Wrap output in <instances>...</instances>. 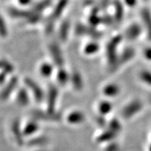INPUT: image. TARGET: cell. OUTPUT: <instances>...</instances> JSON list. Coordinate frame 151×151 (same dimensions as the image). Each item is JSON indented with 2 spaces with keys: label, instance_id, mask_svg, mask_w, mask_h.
Here are the masks:
<instances>
[{
  "label": "cell",
  "instance_id": "cell-1",
  "mask_svg": "<svg viewBox=\"0 0 151 151\" xmlns=\"http://www.w3.org/2000/svg\"><path fill=\"white\" fill-rule=\"evenodd\" d=\"M122 37L118 35L114 36L107 43L106 47V56L108 68L111 72L116 71L120 67V60L118 54V48L121 43Z\"/></svg>",
  "mask_w": 151,
  "mask_h": 151
},
{
  "label": "cell",
  "instance_id": "cell-2",
  "mask_svg": "<svg viewBox=\"0 0 151 151\" xmlns=\"http://www.w3.org/2000/svg\"><path fill=\"white\" fill-rule=\"evenodd\" d=\"M69 0H58L52 10V13L47 19L45 24V31L46 34H51L54 29L55 22L61 18L64 11L67 8Z\"/></svg>",
  "mask_w": 151,
  "mask_h": 151
},
{
  "label": "cell",
  "instance_id": "cell-3",
  "mask_svg": "<svg viewBox=\"0 0 151 151\" xmlns=\"http://www.w3.org/2000/svg\"><path fill=\"white\" fill-rule=\"evenodd\" d=\"M143 101L139 99H134L127 102L122 107L120 111V116L122 120H131L136 116L140 114L143 111Z\"/></svg>",
  "mask_w": 151,
  "mask_h": 151
},
{
  "label": "cell",
  "instance_id": "cell-4",
  "mask_svg": "<svg viewBox=\"0 0 151 151\" xmlns=\"http://www.w3.org/2000/svg\"><path fill=\"white\" fill-rule=\"evenodd\" d=\"M24 83L36 103L39 104L45 101L46 92L38 83L31 78L26 77L24 79Z\"/></svg>",
  "mask_w": 151,
  "mask_h": 151
},
{
  "label": "cell",
  "instance_id": "cell-5",
  "mask_svg": "<svg viewBox=\"0 0 151 151\" xmlns=\"http://www.w3.org/2000/svg\"><path fill=\"white\" fill-rule=\"evenodd\" d=\"M32 118L35 119L39 122H60L63 118V116L59 111L50 113L44 109H35L32 111Z\"/></svg>",
  "mask_w": 151,
  "mask_h": 151
},
{
  "label": "cell",
  "instance_id": "cell-6",
  "mask_svg": "<svg viewBox=\"0 0 151 151\" xmlns=\"http://www.w3.org/2000/svg\"><path fill=\"white\" fill-rule=\"evenodd\" d=\"M59 98V90L58 86L55 84H49L46 92V110L50 113H55L57 111V104Z\"/></svg>",
  "mask_w": 151,
  "mask_h": 151
},
{
  "label": "cell",
  "instance_id": "cell-7",
  "mask_svg": "<svg viewBox=\"0 0 151 151\" xmlns=\"http://www.w3.org/2000/svg\"><path fill=\"white\" fill-rule=\"evenodd\" d=\"M10 131L14 142L18 147L25 146L26 139L22 131V123L20 119L16 118L11 122Z\"/></svg>",
  "mask_w": 151,
  "mask_h": 151
},
{
  "label": "cell",
  "instance_id": "cell-8",
  "mask_svg": "<svg viewBox=\"0 0 151 151\" xmlns=\"http://www.w3.org/2000/svg\"><path fill=\"white\" fill-rule=\"evenodd\" d=\"M48 50L54 65L58 68L64 67L65 59L60 45L55 41H52L49 43Z\"/></svg>",
  "mask_w": 151,
  "mask_h": 151
},
{
  "label": "cell",
  "instance_id": "cell-9",
  "mask_svg": "<svg viewBox=\"0 0 151 151\" xmlns=\"http://www.w3.org/2000/svg\"><path fill=\"white\" fill-rule=\"evenodd\" d=\"M64 119L67 124L71 126H79L84 124L86 120V116L83 111L78 109H73L69 111Z\"/></svg>",
  "mask_w": 151,
  "mask_h": 151
},
{
  "label": "cell",
  "instance_id": "cell-10",
  "mask_svg": "<svg viewBox=\"0 0 151 151\" xmlns=\"http://www.w3.org/2000/svg\"><path fill=\"white\" fill-rule=\"evenodd\" d=\"M41 129V122L32 118L22 123V131L26 140L34 136L39 134Z\"/></svg>",
  "mask_w": 151,
  "mask_h": 151
},
{
  "label": "cell",
  "instance_id": "cell-11",
  "mask_svg": "<svg viewBox=\"0 0 151 151\" xmlns=\"http://www.w3.org/2000/svg\"><path fill=\"white\" fill-rule=\"evenodd\" d=\"M118 136L119 134H118L115 133L114 132L111 131L108 128H106V129H101V131L95 136L94 141L97 144L105 146L109 143L116 141Z\"/></svg>",
  "mask_w": 151,
  "mask_h": 151
},
{
  "label": "cell",
  "instance_id": "cell-12",
  "mask_svg": "<svg viewBox=\"0 0 151 151\" xmlns=\"http://www.w3.org/2000/svg\"><path fill=\"white\" fill-rule=\"evenodd\" d=\"M18 84V78L17 76H12L7 82L4 85V87L1 92V99L2 101H7L11 96L17 90Z\"/></svg>",
  "mask_w": 151,
  "mask_h": 151
},
{
  "label": "cell",
  "instance_id": "cell-13",
  "mask_svg": "<svg viewBox=\"0 0 151 151\" xmlns=\"http://www.w3.org/2000/svg\"><path fill=\"white\" fill-rule=\"evenodd\" d=\"M49 138L46 135L39 134L26 140L25 146L31 149L45 148L49 143Z\"/></svg>",
  "mask_w": 151,
  "mask_h": 151
},
{
  "label": "cell",
  "instance_id": "cell-14",
  "mask_svg": "<svg viewBox=\"0 0 151 151\" xmlns=\"http://www.w3.org/2000/svg\"><path fill=\"white\" fill-rule=\"evenodd\" d=\"M76 34L78 36H88L93 39H99L101 33L92 26H87L83 24H77L75 29Z\"/></svg>",
  "mask_w": 151,
  "mask_h": 151
},
{
  "label": "cell",
  "instance_id": "cell-15",
  "mask_svg": "<svg viewBox=\"0 0 151 151\" xmlns=\"http://www.w3.org/2000/svg\"><path fill=\"white\" fill-rule=\"evenodd\" d=\"M31 94L26 87L18 88L16 91V102L19 106L27 107L31 102Z\"/></svg>",
  "mask_w": 151,
  "mask_h": 151
},
{
  "label": "cell",
  "instance_id": "cell-16",
  "mask_svg": "<svg viewBox=\"0 0 151 151\" xmlns=\"http://www.w3.org/2000/svg\"><path fill=\"white\" fill-rule=\"evenodd\" d=\"M142 27L137 22H134L129 25L124 32V37L128 41L137 40L142 34Z\"/></svg>",
  "mask_w": 151,
  "mask_h": 151
},
{
  "label": "cell",
  "instance_id": "cell-17",
  "mask_svg": "<svg viewBox=\"0 0 151 151\" xmlns=\"http://www.w3.org/2000/svg\"><path fill=\"white\" fill-rule=\"evenodd\" d=\"M121 88L116 83H109L106 84L102 89V93L107 99H113L120 95Z\"/></svg>",
  "mask_w": 151,
  "mask_h": 151
},
{
  "label": "cell",
  "instance_id": "cell-18",
  "mask_svg": "<svg viewBox=\"0 0 151 151\" xmlns=\"http://www.w3.org/2000/svg\"><path fill=\"white\" fill-rule=\"evenodd\" d=\"M70 83L75 91L81 92L83 90V78L79 71H73L70 73Z\"/></svg>",
  "mask_w": 151,
  "mask_h": 151
},
{
  "label": "cell",
  "instance_id": "cell-19",
  "mask_svg": "<svg viewBox=\"0 0 151 151\" xmlns=\"http://www.w3.org/2000/svg\"><path fill=\"white\" fill-rule=\"evenodd\" d=\"M97 110L98 114L107 117L113 110V104L109 99H103L97 104Z\"/></svg>",
  "mask_w": 151,
  "mask_h": 151
},
{
  "label": "cell",
  "instance_id": "cell-20",
  "mask_svg": "<svg viewBox=\"0 0 151 151\" xmlns=\"http://www.w3.org/2000/svg\"><path fill=\"white\" fill-rule=\"evenodd\" d=\"M141 19L144 26L145 29L146 30L147 35L149 40L151 41V12L148 8H144L141 10Z\"/></svg>",
  "mask_w": 151,
  "mask_h": 151
},
{
  "label": "cell",
  "instance_id": "cell-21",
  "mask_svg": "<svg viewBox=\"0 0 151 151\" xmlns=\"http://www.w3.org/2000/svg\"><path fill=\"white\" fill-rule=\"evenodd\" d=\"M71 24L68 20H65L60 24L58 29V37L62 42H65L67 41L70 32Z\"/></svg>",
  "mask_w": 151,
  "mask_h": 151
},
{
  "label": "cell",
  "instance_id": "cell-22",
  "mask_svg": "<svg viewBox=\"0 0 151 151\" xmlns=\"http://www.w3.org/2000/svg\"><path fill=\"white\" fill-rule=\"evenodd\" d=\"M136 51L132 47H127L122 50L119 57L120 60V65H125V64L129 62L135 57Z\"/></svg>",
  "mask_w": 151,
  "mask_h": 151
},
{
  "label": "cell",
  "instance_id": "cell-23",
  "mask_svg": "<svg viewBox=\"0 0 151 151\" xmlns=\"http://www.w3.org/2000/svg\"><path fill=\"white\" fill-rule=\"evenodd\" d=\"M114 9V20L116 23H120L124 18V7L120 0H114L113 1Z\"/></svg>",
  "mask_w": 151,
  "mask_h": 151
},
{
  "label": "cell",
  "instance_id": "cell-24",
  "mask_svg": "<svg viewBox=\"0 0 151 151\" xmlns=\"http://www.w3.org/2000/svg\"><path fill=\"white\" fill-rule=\"evenodd\" d=\"M57 82L60 86L65 87L68 83H70V73H68L64 67L59 68L56 74Z\"/></svg>",
  "mask_w": 151,
  "mask_h": 151
},
{
  "label": "cell",
  "instance_id": "cell-25",
  "mask_svg": "<svg viewBox=\"0 0 151 151\" xmlns=\"http://www.w3.org/2000/svg\"><path fill=\"white\" fill-rule=\"evenodd\" d=\"M106 128L111 129V131L114 132L118 134H120V132L123 129V124L120 118H117V117H113L112 118L109 120L108 125Z\"/></svg>",
  "mask_w": 151,
  "mask_h": 151
},
{
  "label": "cell",
  "instance_id": "cell-26",
  "mask_svg": "<svg viewBox=\"0 0 151 151\" xmlns=\"http://www.w3.org/2000/svg\"><path fill=\"white\" fill-rule=\"evenodd\" d=\"M52 4V0H40L32 7V9L39 14H43V11L46 10Z\"/></svg>",
  "mask_w": 151,
  "mask_h": 151
},
{
  "label": "cell",
  "instance_id": "cell-27",
  "mask_svg": "<svg viewBox=\"0 0 151 151\" xmlns=\"http://www.w3.org/2000/svg\"><path fill=\"white\" fill-rule=\"evenodd\" d=\"M54 71L53 65L49 62H43L39 67V72L43 77L48 78L51 76Z\"/></svg>",
  "mask_w": 151,
  "mask_h": 151
},
{
  "label": "cell",
  "instance_id": "cell-28",
  "mask_svg": "<svg viewBox=\"0 0 151 151\" xmlns=\"http://www.w3.org/2000/svg\"><path fill=\"white\" fill-rule=\"evenodd\" d=\"M100 48L99 43L96 41H90L85 46L83 51L87 55H92L97 53Z\"/></svg>",
  "mask_w": 151,
  "mask_h": 151
},
{
  "label": "cell",
  "instance_id": "cell-29",
  "mask_svg": "<svg viewBox=\"0 0 151 151\" xmlns=\"http://www.w3.org/2000/svg\"><path fill=\"white\" fill-rule=\"evenodd\" d=\"M1 71L6 73L7 75H10L14 73L15 70L14 66L10 61L6 59H2L1 61Z\"/></svg>",
  "mask_w": 151,
  "mask_h": 151
},
{
  "label": "cell",
  "instance_id": "cell-30",
  "mask_svg": "<svg viewBox=\"0 0 151 151\" xmlns=\"http://www.w3.org/2000/svg\"><path fill=\"white\" fill-rule=\"evenodd\" d=\"M139 79L141 82L149 87H151V71L149 70L141 71L139 72Z\"/></svg>",
  "mask_w": 151,
  "mask_h": 151
},
{
  "label": "cell",
  "instance_id": "cell-31",
  "mask_svg": "<svg viewBox=\"0 0 151 151\" xmlns=\"http://www.w3.org/2000/svg\"><path fill=\"white\" fill-rule=\"evenodd\" d=\"M94 122L100 129H104L107 127L109 120H107L106 117L97 114V116L94 117Z\"/></svg>",
  "mask_w": 151,
  "mask_h": 151
},
{
  "label": "cell",
  "instance_id": "cell-32",
  "mask_svg": "<svg viewBox=\"0 0 151 151\" xmlns=\"http://www.w3.org/2000/svg\"><path fill=\"white\" fill-rule=\"evenodd\" d=\"M101 22V17H99L98 15L97 11H92L91 14L89 16V23L92 27H95Z\"/></svg>",
  "mask_w": 151,
  "mask_h": 151
},
{
  "label": "cell",
  "instance_id": "cell-33",
  "mask_svg": "<svg viewBox=\"0 0 151 151\" xmlns=\"http://www.w3.org/2000/svg\"><path fill=\"white\" fill-rule=\"evenodd\" d=\"M104 151H120V146L116 141L105 145Z\"/></svg>",
  "mask_w": 151,
  "mask_h": 151
},
{
  "label": "cell",
  "instance_id": "cell-34",
  "mask_svg": "<svg viewBox=\"0 0 151 151\" xmlns=\"http://www.w3.org/2000/svg\"><path fill=\"white\" fill-rule=\"evenodd\" d=\"M0 32L2 37H6L8 35V27H7L6 22L4 20L3 17L1 18V24H0Z\"/></svg>",
  "mask_w": 151,
  "mask_h": 151
},
{
  "label": "cell",
  "instance_id": "cell-35",
  "mask_svg": "<svg viewBox=\"0 0 151 151\" xmlns=\"http://www.w3.org/2000/svg\"><path fill=\"white\" fill-rule=\"evenodd\" d=\"M101 22H102L104 24H105L106 25L110 26L113 23V19L111 16L107 14L106 15V16L101 17Z\"/></svg>",
  "mask_w": 151,
  "mask_h": 151
},
{
  "label": "cell",
  "instance_id": "cell-36",
  "mask_svg": "<svg viewBox=\"0 0 151 151\" xmlns=\"http://www.w3.org/2000/svg\"><path fill=\"white\" fill-rule=\"evenodd\" d=\"M143 55L144 58L148 61H151V46L146 47L143 51Z\"/></svg>",
  "mask_w": 151,
  "mask_h": 151
},
{
  "label": "cell",
  "instance_id": "cell-37",
  "mask_svg": "<svg viewBox=\"0 0 151 151\" xmlns=\"http://www.w3.org/2000/svg\"><path fill=\"white\" fill-rule=\"evenodd\" d=\"M137 0H124V3L125 4L129 7L134 6L136 4H137Z\"/></svg>",
  "mask_w": 151,
  "mask_h": 151
},
{
  "label": "cell",
  "instance_id": "cell-38",
  "mask_svg": "<svg viewBox=\"0 0 151 151\" xmlns=\"http://www.w3.org/2000/svg\"><path fill=\"white\" fill-rule=\"evenodd\" d=\"M32 0H18V2L19 4L22 6H26L29 5L31 4Z\"/></svg>",
  "mask_w": 151,
  "mask_h": 151
},
{
  "label": "cell",
  "instance_id": "cell-39",
  "mask_svg": "<svg viewBox=\"0 0 151 151\" xmlns=\"http://www.w3.org/2000/svg\"><path fill=\"white\" fill-rule=\"evenodd\" d=\"M101 6L103 7V8H106V7H108L109 6V4L111 0H101Z\"/></svg>",
  "mask_w": 151,
  "mask_h": 151
},
{
  "label": "cell",
  "instance_id": "cell-40",
  "mask_svg": "<svg viewBox=\"0 0 151 151\" xmlns=\"http://www.w3.org/2000/svg\"><path fill=\"white\" fill-rule=\"evenodd\" d=\"M32 151H48L45 148H38V149H32Z\"/></svg>",
  "mask_w": 151,
  "mask_h": 151
},
{
  "label": "cell",
  "instance_id": "cell-41",
  "mask_svg": "<svg viewBox=\"0 0 151 151\" xmlns=\"http://www.w3.org/2000/svg\"><path fill=\"white\" fill-rule=\"evenodd\" d=\"M147 151H151V139H150V142H149V143H148V147H147Z\"/></svg>",
  "mask_w": 151,
  "mask_h": 151
},
{
  "label": "cell",
  "instance_id": "cell-42",
  "mask_svg": "<svg viewBox=\"0 0 151 151\" xmlns=\"http://www.w3.org/2000/svg\"><path fill=\"white\" fill-rule=\"evenodd\" d=\"M148 102L150 104H151V93L149 94L148 97Z\"/></svg>",
  "mask_w": 151,
  "mask_h": 151
},
{
  "label": "cell",
  "instance_id": "cell-43",
  "mask_svg": "<svg viewBox=\"0 0 151 151\" xmlns=\"http://www.w3.org/2000/svg\"><path fill=\"white\" fill-rule=\"evenodd\" d=\"M145 1H146V0H145Z\"/></svg>",
  "mask_w": 151,
  "mask_h": 151
}]
</instances>
